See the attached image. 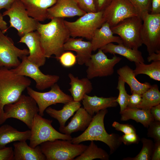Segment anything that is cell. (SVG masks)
<instances>
[{"instance_id": "4", "label": "cell", "mask_w": 160, "mask_h": 160, "mask_svg": "<svg viewBox=\"0 0 160 160\" xmlns=\"http://www.w3.org/2000/svg\"><path fill=\"white\" fill-rule=\"evenodd\" d=\"M47 160H74L85 150L87 146L75 144L71 140L56 139L40 145Z\"/></svg>"}, {"instance_id": "9", "label": "cell", "mask_w": 160, "mask_h": 160, "mask_svg": "<svg viewBox=\"0 0 160 160\" xmlns=\"http://www.w3.org/2000/svg\"><path fill=\"white\" fill-rule=\"evenodd\" d=\"M2 15L3 16L9 17L10 26L8 28H15L20 37L36 31L39 22L29 16L24 5L19 0L15 1L9 9L3 12Z\"/></svg>"}, {"instance_id": "35", "label": "cell", "mask_w": 160, "mask_h": 160, "mask_svg": "<svg viewBox=\"0 0 160 160\" xmlns=\"http://www.w3.org/2000/svg\"><path fill=\"white\" fill-rule=\"evenodd\" d=\"M61 64L65 68H70L73 66L77 63L76 56L69 51H65L58 58Z\"/></svg>"}, {"instance_id": "11", "label": "cell", "mask_w": 160, "mask_h": 160, "mask_svg": "<svg viewBox=\"0 0 160 160\" xmlns=\"http://www.w3.org/2000/svg\"><path fill=\"white\" fill-rule=\"evenodd\" d=\"M27 56L23 57L20 64L12 70L17 74L33 79L36 82V88L40 90L51 87L58 81V76L44 74L39 67L28 59Z\"/></svg>"}, {"instance_id": "5", "label": "cell", "mask_w": 160, "mask_h": 160, "mask_svg": "<svg viewBox=\"0 0 160 160\" xmlns=\"http://www.w3.org/2000/svg\"><path fill=\"white\" fill-rule=\"evenodd\" d=\"M64 22L70 36L80 37L91 41L96 30L105 22L101 11L87 12L74 21L64 20Z\"/></svg>"}, {"instance_id": "46", "label": "cell", "mask_w": 160, "mask_h": 160, "mask_svg": "<svg viewBox=\"0 0 160 160\" xmlns=\"http://www.w3.org/2000/svg\"><path fill=\"white\" fill-rule=\"evenodd\" d=\"M150 111L154 120L160 121V104L153 106Z\"/></svg>"}, {"instance_id": "34", "label": "cell", "mask_w": 160, "mask_h": 160, "mask_svg": "<svg viewBox=\"0 0 160 160\" xmlns=\"http://www.w3.org/2000/svg\"><path fill=\"white\" fill-rule=\"evenodd\" d=\"M125 83L119 77L116 89L119 90V94L118 97L115 99V101L120 106V112L125 109L127 107L129 95L127 93L125 89Z\"/></svg>"}, {"instance_id": "21", "label": "cell", "mask_w": 160, "mask_h": 160, "mask_svg": "<svg viewBox=\"0 0 160 160\" xmlns=\"http://www.w3.org/2000/svg\"><path fill=\"white\" fill-rule=\"evenodd\" d=\"M90 41L93 51H94L111 43H123L119 37L113 35L110 26L106 22L96 30Z\"/></svg>"}, {"instance_id": "19", "label": "cell", "mask_w": 160, "mask_h": 160, "mask_svg": "<svg viewBox=\"0 0 160 160\" xmlns=\"http://www.w3.org/2000/svg\"><path fill=\"white\" fill-rule=\"evenodd\" d=\"M92 117L84 108L80 107L68 125L60 127L59 129L60 132L69 135L75 132L84 131L90 124Z\"/></svg>"}, {"instance_id": "37", "label": "cell", "mask_w": 160, "mask_h": 160, "mask_svg": "<svg viewBox=\"0 0 160 160\" xmlns=\"http://www.w3.org/2000/svg\"><path fill=\"white\" fill-rule=\"evenodd\" d=\"M148 128L147 136L153 139L155 142L160 141V121L154 120Z\"/></svg>"}, {"instance_id": "23", "label": "cell", "mask_w": 160, "mask_h": 160, "mask_svg": "<svg viewBox=\"0 0 160 160\" xmlns=\"http://www.w3.org/2000/svg\"><path fill=\"white\" fill-rule=\"evenodd\" d=\"M14 147L13 160H45L46 157L40 146L32 148L26 141H19L13 144Z\"/></svg>"}, {"instance_id": "31", "label": "cell", "mask_w": 160, "mask_h": 160, "mask_svg": "<svg viewBox=\"0 0 160 160\" xmlns=\"http://www.w3.org/2000/svg\"><path fill=\"white\" fill-rule=\"evenodd\" d=\"M135 64L136 67L133 71L135 76L144 74L154 80L160 81V61H152L149 64L144 63Z\"/></svg>"}, {"instance_id": "6", "label": "cell", "mask_w": 160, "mask_h": 160, "mask_svg": "<svg viewBox=\"0 0 160 160\" xmlns=\"http://www.w3.org/2000/svg\"><path fill=\"white\" fill-rule=\"evenodd\" d=\"M3 120L15 118L24 123L31 129L35 115L39 110L35 100L31 96L22 94L14 103L5 105L4 108Z\"/></svg>"}, {"instance_id": "12", "label": "cell", "mask_w": 160, "mask_h": 160, "mask_svg": "<svg viewBox=\"0 0 160 160\" xmlns=\"http://www.w3.org/2000/svg\"><path fill=\"white\" fill-rule=\"evenodd\" d=\"M121 58L113 55L112 58H108L101 49L92 54L85 64L87 67V77L90 79L97 77H103L112 75L115 66L119 62Z\"/></svg>"}, {"instance_id": "44", "label": "cell", "mask_w": 160, "mask_h": 160, "mask_svg": "<svg viewBox=\"0 0 160 160\" xmlns=\"http://www.w3.org/2000/svg\"><path fill=\"white\" fill-rule=\"evenodd\" d=\"M150 13L160 14V0H151V7Z\"/></svg>"}, {"instance_id": "28", "label": "cell", "mask_w": 160, "mask_h": 160, "mask_svg": "<svg viewBox=\"0 0 160 160\" xmlns=\"http://www.w3.org/2000/svg\"><path fill=\"white\" fill-rule=\"evenodd\" d=\"M80 102L73 100L64 104L62 108L57 110L49 107L45 110L46 113L51 117L57 119L61 127L65 126L68 120L81 106Z\"/></svg>"}, {"instance_id": "10", "label": "cell", "mask_w": 160, "mask_h": 160, "mask_svg": "<svg viewBox=\"0 0 160 160\" xmlns=\"http://www.w3.org/2000/svg\"><path fill=\"white\" fill-rule=\"evenodd\" d=\"M143 23L141 37L149 55L160 52V14H152L146 12L141 15Z\"/></svg>"}, {"instance_id": "29", "label": "cell", "mask_w": 160, "mask_h": 160, "mask_svg": "<svg viewBox=\"0 0 160 160\" xmlns=\"http://www.w3.org/2000/svg\"><path fill=\"white\" fill-rule=\"evenodd\" d=\"M120 113L121 121H127L129 119H132L137 122H140L147 128H148L150 123L154 120L150 112V109L127 107L120 112Z\"/></svg>"}, {"instance_id": "24", "label": "cell", "mask_w": 160, "mask_h": 160, "mask_svg": "<svg viewBox=\"0 0 160 160\" xmlns=\"http://www.w3.org/2000/svg\"><path fill=\"white\" fill-rule=\"evenodd\" d=\"M70 88L68 89L73 100L80 102L86 95L90 93L93 89L92 83L87 77L79 79L71 73L68 74Z\"/></svg>"}, {"instance_id": "40", "label": "cell", "mask_w": 160, "mask_h": 160, "mask_svg": "<svg viewBox=\"0 0 160 160\" xmlns=\"http://www.w3.org/2000/svg\"><path fill=\"white\" fill-rule=\"evenodd\" d=\"M121 138L122 142L127 145L138 144L140 140L138 135L136 133L124 134L121 136Z\"/></svg>"}, {"instance_id": "16", "label": "cell", "mask_w": 160, "mask_h": 160, "mask_svg": "<svg viewBox=\"0 0 160 160\" xmlns=\"http://www.w3.org/2000/svg\"><path fill=\"white\" fill-rule=\"evenodd\" d=\"M74 0H57L47 10V18L72 17L81 16L85 13Z\"/></svg>"}, {"instance_id": "49", "label": "cell", "mask_w": 160, "mask_h": 160, "mask_svg": "<svg viewBox=\"0 0 160 160\" xmlns=\"http://www.w3.org/2000/svg\"><path fill=\"white\" fill-rule=\"evenodd\" d=\"M149 62L151 61H160V52L159 53L153 52L149 55L147 58Z\"/></svg>"}, {"instance_id": "41", "label": "cell", "mask_w": 160, "mask_h": 160, "mask_svg": "<svg viewBox=\"0 0 160 160\" xmlns=\"http://www.w3.org/2000/svg\"><path fill=\"white\" fill-rule=\"evenodd\" d=\"M132 94V95H129L127 107L137 108L141 101L142 94L137 93Z\"/></svg>"}, {"instance_id": "43", "label": "cell", "mask_w": 160, "mask_h": 160, "mask_svg": "<svg viewBox=\"0 0 160 160\" xmlns=\"http://www.w3.org/2000/svg\"><path fill=\"white\" fill-rule=\"evenodd\" d=\"M96 12L103 11L112 0H93Z\"/></svg>"}, {"instance_id": "3", "label": "cell", "mask_w": 160, "mask_h": 160, "mask_svg": "<svg viewBox=\"0 0 160 160\" xmlns=\"http://www.w3.org/2000/svg\"><path fill=\"white\" fill-rule=\"evenodd\" d=\"M108 112L107 109L102 110L93 116L90 124L80 135L72 137L71 141L75 144H79L87 141H99L108 145L110 154L113 153L121 144V136L115 133L108 134L104 126V119Z\"/></svg>"}, {"instance_id": "1", "label": "cell", "mask_w": 160, "mask_h": 160, "mask_svg": "<svg viewBox=\"0 0 160 160\" xmlns=\"http://www.w3.org/2000/svg\"><path fill=\"white\" fill-rule=\"evenodd\" d=\"M46 24L38 23L36 31L38 33L41 45L46 58L52 55L58 60L65 51L64 44L70 37L64 19L54 18Z\"/></svg>"}, {"instance_id": "7", "label": "cell", "mask_w": 160, "mask_h": 160, "mask_svg": "<svg viewBox=\"0 0 160 160\" xmlns=\"http://www.w3.org/2000/svg\"><path fill=\"white\" fill-rule=\"evenodd\" d=\"M142 23V18L138 15L126 18L111 28L113 34L120 38L124 45L132 49H138L143 44Z\"/></svg>"}, {"instance_id": "26", "label": "cell", "mask_w": 160, "mask_h": 160, "mask_svg": "<svg viewBox=\"0 0 160 160\" xmlns=\"http://www.w3.org/2000/svg\"><path fill=\"white\" fill-rule=\"evenodd\" d=\"M117 73L119 77L129 86L132 93H137L142 94L151 86L148 82L142 83L139 81L135 77L133 70L127 65L119 69Z\"/></svg>"}, {"instance_id": "30", "label": "cell", "mask_w": 160, "mask_h": 160, "mask_svg": "<svg viewBox=\"0 0 160 160\" xmlns=\"http://www.w3.org/2000/svg\"><path fill=\"white\" fill-rule=\"evenodd\" d=\"M160 103V92L158 85L154 84L142 95L141 101L137 108L150 109Z\"/></svg>"}, {"instance_id": "48", "label": "cell", "mask_w": 160, "mask_h": 160, "mask_svg": "<svg viewBox=\"0 0 160 160\" xmlns=\"http://www.w3.org/2000/svg\"><path fill=\"white\" fill-rule=\"evenodd\" d=\"M8 29L7 23L3 19L2 14L0 13V30L4 33Z\"/></svg>"}, {"instance_id": "8", "label": "cell", "mask_w": 160, "mask_h": 160, "mask_svg": "<svg viewBox=\"0 0 160 160\" xmlns=\"http://www.w3.org/2000/svg\"><path fill=\"white\" fill-rule=\"evenodd\" d=\"M52 120L43 118L38 113L35 115L31 129L30 146L34 148L44 142L56 139L72 140V137L71 135L56 130L52 125Z\"/></svg>"}, {"instance_id": "45", "label": "cell", "mask_w": 160, "mask_h": 160, "mask_svg": "<svg viewBox=\"0 0 160 160\" xmlns=\"http://www.w3.org/2000/svg\"><path fill=\"white\" fill-rule=\"evenodd\" d=\"M151 160H160V141L156 142L154 143Z\"/></svg>"}, {"instance_id": "36", "label": "cell", "mask_w": 160, "mask_h": 160, "mask_svg": "<svg viewBox=\"0 0 160 160\" xmlns=\"http://www.w3.org/2000/svg\"><path fill=\"white\" fill-rule=\"evenodd\" d=\"M135 7L141 16L142 14L150 12L151 7V0H128Z\"/></svg>"}, {"instance_id": "27", "label": "cell", "mask_w": 160, "mask_h": 160, "mask_svg": "<svg viewBox=\"0 0 160 160\" xmlns=\"http://www.w3.org/2000/svg\"><path fill=\"white\" fill-rule=\"evenodd\" d=\"M31 134V130L21 132L9 125H3L0 127V149L12 142L29 140Z\"/></svg>"}, {"instance_id": "25", "label": "cell", "mask_w": 160, "mask_h": 160, "mask_svg": "<svg viewBox=\"0 0 160 160\" xmlns=\"http://www.w3.org/2000/svg\"><path fill=\"white\" fill-rule=\"evenodd\" d=\"M100 49L105 53L118 54L135 63H143L145 62L142 52L138 49L131 48L123 43L117 45L111 43Z\"/></svg>"}, {"instance_id": "20", "label": "cell", "mask_w": 160, "mask_h": 160, "mask_svg": "<svg viewBox=\"0 0 160 160\" xmlns=\"http://www.w3.org/2000/svg\"><path fill=\"white\" fill-rule=\"evenodd\" d=\"M24 5L29 16L39 22L47 19L48 9L57 0H19Z\"/></svg>"}, {"instance_id": "2", "label": "cell", "mask_w": 160, "mask_h": 160, "mask_svg": "<svg viewBox=\"0 0 160 160\" xmlns=\"http://www.w3.org/2000/svg\"><path fill=\"white\" fill-rule=\"evenodd\" d=\"M31 84L28 77L17 74L11 69L0 68V125L4 123L5 105L17 100Z\"/></svg>"}, {"instance_id": "18", "label": "cell", "mask_w": 160, "mask_h": 160, "mask_svg": "<svg viewBox=\"0 0 160 160\" xmlns=\"http://www.w3.org/2000/svg\"><path fill=\"white\" fill-rule=\"evenodd\" d=\"M65 51H73L76 53L77 63L85 64L89 60L93 51L91 41H84L82 38H70L64 44Z\"/></svg>"}, {"instance_id": "38", "label": "cell", "mask_w": 160, "mask_h": 160, "mask_svg": "<svg viewBox=\"0 0 160 160\" xmlns=\"http://www.w3.org/2000/svg\"><path fill=\"white\" fill-rule=\"evenodd\" d=\"M86 12H96L93 0H74Z\"/></svg>"}, {"instance_id": "39", "label": "cell", "mask_w": 160, "mask_h": 160, "mask_svg": "<svg viewBox=\"0 0 160 160\" xmlns=\"http://www.w3.org/2000/svg\"><path fill=\"white\" fill-rule=\"evenodd\" d=\"M116 130L121 131L124 134L136 133V130L132 125L128 124H121L116 121H114L112 125Z\"/></svg>"}, {"instance_id": "14", "label": "cell", "mask_w": 160, "mask_h": 160, "mask_svg": "<svg viewBox=\"0 0 160 160\" xmlns=\"http://www.w3.org/2000/svg\"><path fill=\"white\" fill-rule=\"evenodd\" d=\"M29 54L28 49L17 47L12 39L0 30V68H15L21 63L19 59L21 60Z\"/></svg>"}, {"instance_id": "22", "label": "cell", "mask_w": 160, "mask_h": 160, "mask_svg": "<svg viewBox=\"0 0 160 160\" xmlns=\"http://www.w3.org/2000/svg\"><path fill=\"white\" fill-rule=\"evenodd\" d=\"M116 98L98 97L96 95L91 96L86 95L82 101L84 108L93 116L95 113L102 110L116 107L118 104L115 101Z\"/></svg>"}, {"instance_id": "42", "label": "cell", "mask_w": 160, "mask_h": 160, "mask_svg": "<svg viewBox=\"0 0 160 160\" xmlns=\"http://www.w3.org/2000/svg\"><path fill=\"white\" fill-rule=\"evenodd\" d=\"M14 151L12 147L0 149V160H13Z\"/></svg>"}, {"instance_id": "15", "label": "cell", "mask_w": 160, "mask_h": 160, "mask_svg": "<svg viewBox=\"0 0 160 160\" xmlns=\"http://www.w3.org/2000/svg\"><path fill=\"white\" fill-rule=\"evenodd\" d=\"M138 15L135 7L128 0H112L103 11L105 22L111 28L126 18Z\"/></svg>"}, {"instance_id": "32", "label": "cell", "mask_w": 160, "mask_h": 160, "mask_svg": "<svg viewBox=\"0 0 160 160\" xmlns=\"http://www.w3.org/2000/svg\"><path fill=\"white\" fill-rule=\"evenodd\" d=\"M109 158V156L105 151L98 147L93 141H91L83 153L74 160H92L100 159L102 160H108Z\"/></svg>"}, {"instance_id": "17", "label": "cell", "mask_w": 160, "mask_h": 160, "mask_svg": "<svg viewBox=\"0 0 160 160\" xmlns=\"http://www.w3.org/2000/svg\"><path fill=\"white\" fill-rule=\"evenodd\" d=\"M18 42L24 43L27 46L29 52L27 58L30 61L39 67L45 64L46 57L36 31L29 32L20 37Z\"/></svg>"}, {"instance_id": "13", "label": "cell", "mask_w": 160, "mask_h": 160, "mask_svg": "<svg viewBox=\"0 0 160 160\" xmlns=\"http://www.w3.org/2000/svg\"><path fill=\"white\" fill-rule=\"evenodd\" d=\"M50 90L40 92L30 87L26 88L27 93L36 101L39 108V114L43 116L46 109L52 105L61 103L66 104L73 100L71 96L64 93L56 83L52 85Z\"/></svg>"}, {"instance_id": "47", "label": "cell", "mask_w": 160, "mask_h": 160, "mask_svg": "<svg viewBox=\"0 0 160 160\" xmlns=\"http://www.w3.org/2000/svg\"><path fill=\"white\" fill-rule=\"evenodd\" d=\"M16 0H0V11L3 9H9Z\"/></svg>"}, {"instance_id": "33", "label": "cell", "mask_w": 160, "mask_h": 160, "mask_svg": "<svg viewBox=\"0 0 160 160\" xmlns=\"http://www.w3.org/2000/svg\"><path fill=\"white\" fill-rule=\"evenodd\" d=\"M143 144L142 148L139 153L134 157H128L124 160H150L154 146V143L151 140L145 137L141 140Z\"/></svg>"}]
</instances>
